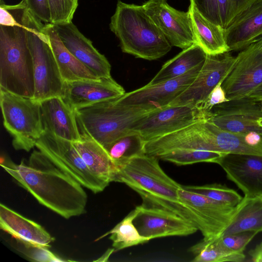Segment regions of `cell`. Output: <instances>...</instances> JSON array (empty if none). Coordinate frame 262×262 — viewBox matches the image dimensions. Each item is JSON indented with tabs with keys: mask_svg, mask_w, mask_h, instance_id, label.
I'll use <instances>...</instances> for the list:
<instances>
[{
	"mask_svg": "<svg viewBox=\"0 0 262 262\" xmlns=\"http://www.w3.org/2000/svg\"><path fill=\"white\" fill-rule=\"evenodd\" d=\"M182 187L186 190L206 196L232 207L236 206L243 199L235 190L220 184L202 186L182 185Z\"/></svg>",
	"mask_w": 262,
	"mask_h": 262,
	"instance_id": "obj_33",
	"label": "cell"
},
{
	"mask_svg": "<svg viewBox=\"0 0 262 262\" xmlns=\"http://www.w3.org/2000/svg\"><path fill=\"white\" fill-rule=\"evenodd\" d=\"M12 237L15 248L29 258L37 261H62L48 247Z\"/></svg>",
	"mask_w": 262,
	"mask_h": 262,
	"instance_id": "obj_35",
	"label": "cell"
},
{
	"mask_svg": "<svg viewBox=\"0 0 262 262\" xmlns=\"http://www.w3.org/2000/svg\"><path fill=\"white\" fill-rule=\"evenodd\" d=\"M17 21L7 9L0 6V25L12 27L17 25Z\"/></svg>",
	"mask_w": 262,
	"mask_h": 262,
	"instance_id": "obj_41",
	"label": "cell"
},
{
	"mask_svg": "<svg viewBox=\"0 0 262 262\" xmlns=\"http://www.w3.org/2000/svg\"><path fill=\"white\" fill-rule=\"evenodd\" d=\"M4 4H5V3H4V2L3 1V0H0V5H2Z\"/></svg>",
	"mask_w": 262,
	"mask_h": 262,
	"instance_id": "obj_44",
	"label": "cell"
},
{
	"mask_svg": "<svg viewBox=\"0 0 262 262\" xmlns=\"http://www.w3.org/2000/svg\"><path fill=\"white\" fill-rule=\"evenodd\" d=\"M110 28L119 39L122 51L137 58L156 60L171 49V44L142 5L118 0L111 18Z\"/></svg>",
	"mask_w": 262,
	"mask_h": 262,
	"instance_id": "obj_3",
	"label": "cell"
},
{
	"mask_svg": "<svg viewBox=\"0 0 262 262\" xmlns=\"http://www.w3.org/2000/svg\"><path fill=\"white\" fill-rule=\"evenodd\" d=\"M222 85L230 100L245 98L262 85V36L241 50Z\"/></svg>",
	"mask_w": 262,
	"mask_h": 262,
	"instance_id": "obj_10",
	"label": "cell"
},
{
	"mask_svg": "<svg viewBox=\"0 0 262 262\" xmlns=\"http://www.w3.org/2000/svg\"><path fill=\"white\" fill-rule=\"evenodd\" d=\"M52 25L64 46L79 61L99 78L111 77V66L106 58L72 22Z\"/></svg>",
	"mask_w": 262,
	"mask_h": 262,
	"instance_id": "obj_19",
	"label": "cell"
},
{
	"mask_svg": "<svg viewBox=\"0 0 262 262\" xmlns=\"http://www.w3.org/2000/svg\"><path fill=\"white\" fill-rule=\"evenodd\" d=\"M229 51H241L262 36V0H255L224 29Z\"/></svg>",
	"mask_w": 262,
	"mask_h": 262,
	"instance_id": "obj_22",
	"label": "cell"
},
{
	"mask_svg": "<svg viewBox=\"0 0 262 262\" xmlns=\"http://www.w3.org/2000/svg\"><path fill=\"white\" fill-rule=\"evenodd\" d=\"M44 132L72 142L81 139L76 111L61 97H54L40 101Z\"/></svg>",
	"mask_w": 262,
	"mask_h": 262,
	"instance_id": "obj_21",
	"label": "cell"
},
{
	"mask_svg": "<svg viewBox=\"0 0 262 262\" xmlns=\"http://www.w3.org/2000/svg\"><path fill=\"white\" fill-rule=\"evenodd\" d=\"M207 54L196 43L167 61L147 83L154 85L179 77L204 62Z\"/></svg>",
	"mask_w": 262,
	"mask_h": 262,
	"instance_id": "obj_28",
	"label": "cell"
},
{
	"mask_svg": "<svg viewBox=\"0 0 262 262\" xmlns=\"http://www.w3.org/2000/svg\"><path fill=\"white\" fill-rule=\"evenodd\" d=\"M210 150L222 154L262 156V134L235 133L223 129L205 120Z\"/></svg>",
	"mask_w": 262,
	"mask_h": 262,
	"instance_id": "obj_20",
	"label": "cell"
},
{
	"mask_svg": "<svg viewBox=\"0 0 262 262\" xmlns=\"http://www.w3.org/2000/svg\"><path fill=\"white\" fill-rule=\"evenodd\" d=\"M35 147L61 170L94 193L101 192L107 186L92 173L72 142L44 132Z\"/></svg>",
	"mask_w": 262,
	"mask_h": 262,
	"instance_id": "obj_8",
	"label": "cell"
},
{
	"mask_svg": "<svg viewBox=\"0 0 262 262\" xmlns=\"http://www.w3.org/2000/svg\"><path fill=\"white\" fill-rule=\"evenodd\" d=\"M158 159L146 154L135 157L114 168L111 181L124 183L137 192L142 199V206L164 209L191 222L206 237L204 222L179 198L182 185L164 171Z\"/></svg>",
	"mask_w": 262,
	"mask_h": 262,
	"instance_id": "obj_2",
	"label": "cell"
},
{
	"mask_svg": "<svg viewBox=\"0 0 262 262\" xmlns=\"http://www.w3.org/2000/svg\"><path fill=\"white\" fill-rule=\"evenodd\" d=\"M224 154L205 150L177 149L161 155L158 159L177 165H186L200 162L215 163Z\"/></svg>",
	"mask_w": 262,
	"mask_h": 262,
	"instance_id": "obj_32",
	"label": "cell"
},
{
	"mask_svg": "<svg viewBox=\"0 0 262 262\" xmlns=\"http://www.w3.org/2000/svg\"><path fill=\"white\" fill-rule=\"evenodd\" d=\"M115 251V249L114 248L108 249L105 253L99 258V259L95 260V261H107L108 258L111 255V254Z\"/></svg>",
	"mask_w": 262,
	"mask_h": 262,
	"instance_id": "obj_43",
	"label": "cell"
},
{
	"mask_svg": "<svg viewBox=\"0 0 262 262\" xmlns=\"http://www.w3.org/2000/svg\"><path fill=\"white\" fill-rule=\"evenodd\" d=\"M4 7L18 22L10 27L0 25V88L33 98L34 66L27 38V27L12 5Z\"/></svg>",
	"mask_w": 262,
	"mask_h": 262,
	"instance_id": "obj_4",
	"label": "cell"
},
{
	"mask_svg": "<svg viewBox=\"0 0 262 262\" xmlns=\"http://www.w3.org/2000/svg\"><path fill=\"white\" fill-rule=\"evenodd\" d=\"M1 166L40 204L63 218L85 211L87 194L82 186L40 150H34L27 163L7 160Z\"/></svg>",
	"mask_w": 262,
	"mask_h": 262,
	"instance_id": "obj_1",
	"label": "cell"
},
{
	"mask_svg": "<svg viewBox=\"0 0 262 262\" xmlns=\"http://www.w3.org/2000/svg\"><path fill=\"white\" fill-rule=\"evenodd\" d=\"M180 200L193 211L204 222L210 239L220 235L231 223L236 206L232 207L206 196L179 189Z\"/></svg>",
	"mask_w": 262,
	"mask_h": 262,
	"instance_id": "obj_18",
	"label": "cell"
},
{
	"mask_svg": "<svg viewBox=\"0 0 262 262\" xmlns=\"http://www.w3.org/2000/svg\"><path fill=\"white\" fill-rule=\"evenodd\" d=\"M137 213L138 209L136 207L111 230L96 241L110 234L109 238L113 242L112 246L115 251L148 242L149 240L139 233L133 223Z\"/></svg>",
	"mask_w": 262,
	"mask_h": 262,
	"instance_id": "obj_30",
	"label": "cell"
},
{
	"mask_svg": "<svg viewBox=\"0 0 262 262\" xmlns=\"http://www.w3.org/2000/svg\"><path fill=\"white\" fill-rule=\"evenodd\" d=\"M116 99L76 111L80 134L92 138L104 148L129 132L137 120L152 111L120 104Z\"/></svg>",
	"mask_w": 262,
	"mask_h": 262,
	"instance_id": "obj_6",
	"label": "cell"
},
{
	"mask_svg": "<svg viewBox=\"0 0 262 262\" xmlns=\"http://www.w3.org/2000/svg\"><path fill=\"white\" fill-rule=\"evenodd\" d=\"M258 233L244 232L216 236L221 246L225 250L234 252L244 253L247 245Z\"/></svg>",
	"mask_w": 262,
	"mask_h": 262,
	"instance_id": "obj_37",
	"label": "cell"
},
{
	"mask_svg": "<svg viewBox=\"0 0 262 262\" xmlns=\"http://www.w3.org/2000/svg\"><path fill=\"white\" fill-rule=\"evenodd\" d=\"M230 52L207 54L196 78L168 105L196 106L204 102L212 90L223 82L233 69L236 57Z\"/></svg>",
	"mask_w": 262,
	"mask_h": 262,
	"instance_id": "obj_12",
	"label": "cell"
},
{
	"mask_svg": "<svg viewBox=\"0 0 262 262\" xmlns=\"http://www.w3.org/2000/svg\"><path fill=\"white\" fill-rule=\"evenodd\" d=\"M262 231V197L243 198L228 226L219 236Z\"/></svg>",
	"mask_w": 262,
	"mask_h": 262,
	"instance_id": "obj_27",
	"label": "cell"
},
{
	"mask_svg": "<svg viewBox=\"0 0 262 262\" xmlns=\"http://www.w3.org/2000/svg\"><path fill=\"white\" fill-rule=\"evenodd\" d=\"M30 12L42 22L51 24L48 0H22Z\"/></svg>",
	"mask_w": 262,
	"mask_h": 262,
	"instance_id": "obj_40",
	"label": "cell"
},
{
	"mask_svg": "<svg viewBox=\"0 0 262 262\" xmlns=\"http://www.w3.org/2000/svg\"><path fill=\"white\" fill-rule=\"evenodd\" d=\"M51 24L53 25L72 22L78 6V0H48Z\"/></svg>",
	"mask_w": 262,
	"mask_h": 262,
	"instance_id": "obj_34",
	"label": "cell"
},
{
	"mask_svg": "<svg viewBox=\"0 0 262 262\" xmlns=\"http://www.w3.org/2000/svg\"><path fill=\"white\" fill-rule=\"evenodd\" d=\"M195 255L193 262H242L245 259L244 253L230 252L223 248L216 237L203 238L189 249Z\"/></svg>",
	"mask_w": 262,
	"mask_h": 262,
	"instance_id": "obj_31",
	"label": "cell"
},
{
	"mask_svg": "<svg viewBox=\"0 0 262 262\" xmlns=\"http://www.w3.org/2000/svg\"><path fill=\"white\" fill-rule=\"evenodd\" d=\"M72 143L92 173L108 185L112 182L114 165L105 148L83 134L80 140Z\"/></svg>",
	"mask_w": 262,
	"mask_h": 262,
	"instance_id": "obj_26",
	"label": "cell"
},
{
	"mask_svg": "<svg viewBox=\"0 0 262 262\" xmlns=\"http://www.w3.org/2000/svg\"><path fill=\"white\" fill-rule=\"evenodd\" d=\"M43 30L48 35L60 75L64 82L100 78L66 48L52 24H45Z\"/></svg>",
	"mask_w": 262,
	"mask_h": 262,
	"instance_id": "obj_24",
	"label": "cell"
},
{
	"mask_svg": "<svg viewBox=\"0 0 262 262\" xmlns=\"http://www.w3.org/2000/svg\"><path fill=\"white\" fill-rule=\"evenodd\" d=\"M0 228L12 237L49 247L54 241L41 225L0 204Z\"/></svg>",
	"mask_w": 262,
	"mask_h": 262,
	"instance_id": "obj_23",
	"label": "cell"
},
{
	"mask_svg": "<svg viewBox=\"0 0 262 262\" xmlns=\"http://www.w3.org/2000/svg\"><path fill=\"white\" fill-rule=\"evenodd\" d=\"M145 140L139 133L129 130L105 149L114 168L124 164L135 157L145 154Z\"/></svg>",
	"mask_w": 262,
	"mask_h": 262,
	"instance_id": "obj_29",
	"label": "cell"
},
{
	"mask_svg": "<svg viewBox=\"0 0 262 262\" xmlns=\"http://www.w3.org/2000/svg\"><path fill=\"white\" fill-rule=\"evenodd\" d=\"M222 84V82L219 83L210 92L205 100L196 106L205 114V116L215 105L230 100L227 98Z\"/></svg>",
	"mask_w": 262,
	"mask_h": 262,
	"instance_id": "obj_38",
	"label": "cell"
},
{
	"mask_svg": "<svg viewBox=\"0 0 262 262\" xmlns=\"http://www.w3.org/2000/svg\"><path fill=\"white\" fill-rule=\"evenodd\" d=\"M205 118V114L196 106L168 105L144 115L133 123L129 130L137 132L147 141L176 132Z\"/></svg>",
	"mask_w": 262,
	"mask_h": 262,
	"instance_id": "obj_9",
	"label": "cell"
},
{
	"mask_svg": "<svg viewBox=\"0 0 262 262\" xmlns=\"http://www.w3.org/2000/svg\"><path fill=\"white\" fill-rule=\"evenodd\" d=\"M0 105L14 148L30 151L44 132L40 102L0 88Z\"/></svg>",
	"mask_w": 262,
	"mask_h": 262,
	"instance_id": "obj_7",
	"label": "cell"
},
{
	"mask_svg": "<svg viewBox=\"0 0 262 262\" xmlns=\"http://www.w3.org/2000/svg\"><path fill=\"white\" fill-rule=\"evenodd\" d=\"M205 120L224 130L262 134V110L260 102L248 97L230 100L214 106Z\"/></svg>",
	"mask_w": 262,
	"mask_h": 262,
	"instance_id": "obj_13",
	"label": "cell"
},
{
	"mask_svg": "<svg viewBox=\"0 0 262 262\" xmlns=\"http://www.w3.org/2000/svg\"><path fill=\"white\" fill-rule=\"evenodd\" d=\"M255 0H217L221 26L225 29Z\"/></svg>",
	"mask_w": 262,
	"mask_h": 262,
	"instance_id": "obj_36",
	"label": "cell"
},
{
	"mask_svg": "<svg viewBox=\"0 0 262 262\" xmlns=\"http://www.w3.org/2000/svg\"><path fill=\"white\" fill-rule=\"evenodd\" d=\"M200 13L212 23L221 26L217 0H190Z\"/></svg>",
	"mask_w": 262,
	"mask_h": 262,
	"instance_id": "obj_39",
	"label": "cell"
},
{
	"mask_svg": "<svg viewBox=\"0 0 262 262\" xmlns=\"http://www.w3.org/2000/svg\"><path fill=\"white\" fill-rule=\"evenodd\" d=\"M192 22L195 43L207 54H218L229 52L224 29L206 18L196 9L192 1L187 10Z\"/></svg>",
	"mask_w": 262,
	"mask_h": 262,
	"instance_id": "obj_25",
	"label": "cell"
},
{
	"mask_svg": "<svg viewBox=\"0 0 262 262\" xmlns=\"http://www.w3.org/2000/svg\"><path fill=\"white\" fill-rule=\"evenodd\" d=\"M125 93L112 77L64 82L62 98L73 110L117 98Z\"/></svg>",
	"mask_w": 262,
	"mask_h": 262,
	"instance_id": "obj_17",
	"label": "cell"
},
{
	"mask_svg": "<svg viewBox=\"0 0 262 262\" xmlns=\"http://www.w3.org/2000/svg\"><path fill=\"white\" fill-rule=\"evenodd\" d=\"M144 10L172 46L183 50L195 43L189 12L178 10L166 0H148Z\"/></svg>",
	"mask_w": 262,
	"mask_h": 262,
	"instance_id": "obj_14",
	"label": "cell"
},
{
	"mask_svg": "<svg viewBox=\"0 0 262 262\" xmlns=\"http://www.w3.org/2000/svg\"><path fill=\"white\" fill-rule=\"evenodd\" d=\"M257 102L262 101V85L253 91L247 97Z\"/></svg>",
	"mask_w": 262,
	"mask_h": 262,
	"instance_id": "obj_42",
	"label": "cell"
},
{
	"mask_svg": "<svg viewBox=\"0 0 262 262\" xmlns=\"http://www.w3.org/2000/svg\"><path fill=\"white\" fill-rule=\"evenodd\" d=\"M203 63L204 62L177 78L154 85L146 84L125 93L116 98V101L123 105L140 106L151 111L166 107L191 84Z\"/></svg>",
	"mask_w": 262,
	"mask_h": 262,
	"instance_id": "obj_11",
	"label": "cell"
},
{
	"mask_svg": "<svg viewBox=\"0 0 262 262\" xmlns=\"http://www.w3.org/2000/svg\"><path fill=\"white\" fill-rule=\"evenodd\" d=\"M260 103L261 107V110H262V101L260 102Z\"/></svg>",
	"mask_w": 262,
	"mask_h": 262,
	"instance_id": "obj_45",
	"label": "cell"
},
{
	"mask_svg": "<svg viewBox=\"0 0 262 262\" xmlns=\"http://www.w3.org/2000/svg\"><path fill=\"white\" fill-rule=\"evenodd\" d=\"M138 213L133 223L139 233L151 239L171 236H186L198 230L191 222L169 211L155 208L136 207Z\"/></svg>",
	"mask_w": 262,
	"mask_h": 262,
	"instance_id": "obj_15",
	"label": "cell"
},
{
	"mask_svg": "<svg viewBox=\"0 0 262 262\" xmlns=\"http://www.w3.org/2000/svg\"><path fill=\"white\" fill-rule=\"evenodd\" d=\"M244 196L262 197V156L226 154L216 162Z\"/></svg>",
	"mask_w": 262,
	"mask_h": 262,
	"instance_id": "obj_16",
	"label": "cell"
},
{
	"mask_svg": "<svg viewBox=\"0 0 262 262\" xmlns=\"http://www.w3.org/2000/svg\"><path fill=\"white\" fill-rule=\"evenodd\" d=\"M27 27V38L33 61L35 92L38 101L54 97H62L64 81L62 79L45 25L32 14L21 1L13 5Z\"/></svg>",
	"mask_w": 262,
	"mask_h": 262,
	"instance_id": "obj_5",
	"label": "cell"
}]
</instances>
